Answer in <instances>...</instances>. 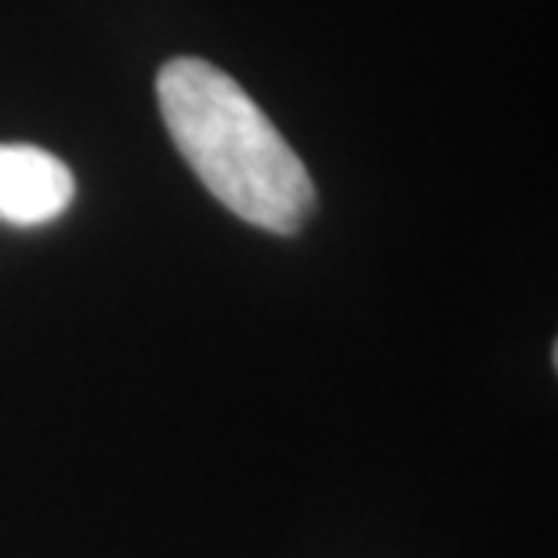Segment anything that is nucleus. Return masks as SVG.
<instances>
[{
    "label": "nucleus",
    "instance_id": "nucleus-2",
    "mask_svg": "<svg viewBox=\"0 0 558 558\" xmlns=\"http://www.w3.org/2000/svg\"><path fill=\"white\" fill-rule=\"evenodd\" d=\"M73 171L37 145H0V218L44 226L73 204Z\"/></svg>",
    "mask_w": 558,
    "mask_h": 558
},
{
    "label": "nucleus",
    "instance_id": "nucleus-1",
    "mask_svg": "<svg viewBox=\"0 0 558 558\" xmlns=\"http://www.w3.org/2000/svg\"><path fill=\"white\" fill-rule=\"evenodd\" d=\"M178 153L232 215L290 236L316 210V185L254 98L204 59H171L156 76Z\"/></svg>",
    "mask_w": 558,
    "mask_h": 558
}]
</instances>
